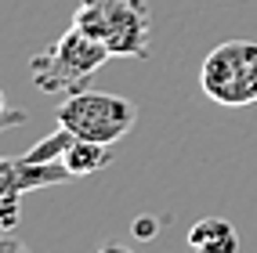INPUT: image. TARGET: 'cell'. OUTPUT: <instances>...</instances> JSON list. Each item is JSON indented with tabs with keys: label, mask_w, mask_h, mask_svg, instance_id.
<instances>
[{
	"label": "cell",
	"mask_w": 257,
	"mask_h": 253,
	"mask_svg": "<svg viewBox=\"0 0 257 253\" xmlns=\"http://www.w3.org/2000/svg\"><path fill=\"white\" fill-rule=\"evenodd\" d=\"M0 253H29L19 239H11V235H0Z\"/></svg>",
	"instance_id": "cell-11"
},
{
	"label": "cell",
	"mask_w": 257,
	"mask_h": 253,
	"mask_svg": "<svg viewBox=\"0 0 257 253\" xmlns=\"http://www.w3.org/2000/svg\"><path fill=\"white\" fill-rule=\"evenodd\" d=\"M73 138H76V134L65 130V127L58 123L47 138H40L37 145L26 152V159H29V163H62V156H65V148L73 145Z\"/></svg>",
	"instance_id": "cell-8"
},
{
	"label": "cell",
	"mask_w": 257,
	"mask_h": 253,
	"mask_svg": "<svg viewBox=\"0 0 257 253\" xmlns=\"http://www.w3.org/2000/svg\"><path fill=\"white\" fill-rule=\"evenodd\" d=\"M188 249L192 253H239V231L225 217H203L188 228Z\"/></svg>",
	"instance_id": "cell-6"
},
{
	"label": "cell",
	"mask_w": 257,
	"mask_h": 253,
	"mask_svg": "<svg viewBox=\"0 0 257 253\" xmlns=\"http://www.w3.org/2000/svg\"><path fill=\"white\" fill-rule=\"evenodd\" d=\"M105 58H112V55L98 37L69 26L47 51L33 55L29 76L44 94H62L65 98V94L83 91V83L105 65Z\"/></svg>",
	"instance_id": "cell-1"
},
{
	"label": "cell",
	"mask_w": 257,
	"mask_h": 253,
	"mask_svg": "<svg viewBox=\"0 0 257 253\" xmlns=\"http://www.w3.org/2000/svg\"><path fill=\"white\" fill-rule=\"evenodd\" d=\"M98 253H131V249H127V246H112V242H109V246H101Z\"/></svg>",
	"instance_id": "cell-12"
},
{
	"label": "cell",
	"mask_w": 257,
	"mask_h": 253,
	"mask_svg": "<svg viewBox=\"0 0 257 253\" xmlns=\"http://www.w3.org/2000/svg\"><path fill=\"white\" fill-rule=\"evenodd\" d=\"M55 120L73 130L83 141H101V145H116L123 134L134 127L138 109L119 94H105V91H76L65 94V101L58 105Z\"/></svg>",
	"instance_id": "cell-4"
},
{
	"label": "cell",
	"mask_w": 257,
	"mask_h": 253,
	"mask_svg": "<svg viewBox=\"0 0 257 253\" xmlns=\"http://www.w3.org/2000/svg\"><path fill=\"white\" fill-rule=\"evenodd\" d=\"M4 130H8V127H4V123H0V134H4Z\"/></svg>",
	"instance_id": "cell-13"
},
{
	"label": "cell",
	"mask_w": 257,
	"mask_h": 253,
	"mask_svg": "<svg viewBox=\"0 0 257 253\" xmlns=\"http://www.w3.org/2000/svg\"><path fill=\"white\" fill-rule=\"evenodd\" d=\"M65 170L73 177H87V174H98L112 163V145H101V141H83V138H73V145L65 148Z\"/></svg>",
	"instance_id": "cell-7"
},
{
	"label": "cell",
	"mask_w": 257,
	"mask_h": 253,
	"mask_svg": "<svg viewBox=\"0 0 257 253\" xmlns=\"http://www.w3.org/2000/svg\"><path fill=\"white\" fill-rule=\"evenodd\" d=\"M19 221H22V192L0 195V228L11 231V228H19Z\"/></svg>",
	"instance_id": "cell-9"
},
{
	"label": "cell",
	"mask_w": 257,
	"mask_h": 253,
	"mask_svg": "<svg viewBox=\"0 0 257 253\" xmlns=\"http://www.w3.org/2000/svg\"><path fill=\"white\" fill-rule=\"evenodd\" d=\"M26 120H29V116H26V109H8L4 91H0V123H4V127L11 130V127H22Z\"/></svg>",
	"instance_id": "cell-10"
},
{
	"label": "cell",
	"mask_w": 257,
	"mask_h": 253,
	"mask_svg": "<svg viewBox=\"0 0 257 253\" xmlns=\"http://www.w3.org/2000/svg\"><path fill=\"white\" fill-rule=\"evenodd\" d=\"M73 174L65 170V163H29L26 156L19 159H0V195L8 192H37L47 184H62Z\"/></svg>",
	"instance_id": "cell-5"
},
{
	"label": "cell",
	"mask_w": 257,
	"mask_h": 253,
	"mask_svg": "<svg viewBox=\"0 0 257 253\" xmlns=\"http://www.w3.org/2000/svg\"><path fill=\"white\" fill-rule=\"evenodd\" d=\"M73 26L98 37L116 58H149L152 11L145 0H80Z\"/></svg>",
	"instance_id": "cell-2"
},
{
	"label": "cell",
	"mask_w": 257,
	"mask_h": 253,
	"mask_svg": "<svg viewBox=\"0 0 257 253\" xmlns=\"http://www.w3.org/2000/svg\"><path fill=\"white\" fill-rule=\"evenodd\" d=\"M199 87L225 109H243L257 101V44L228 40L214 47L199 69Z\"/></svg>",
	"instance_id": "cell-3"
}]
</instances>
